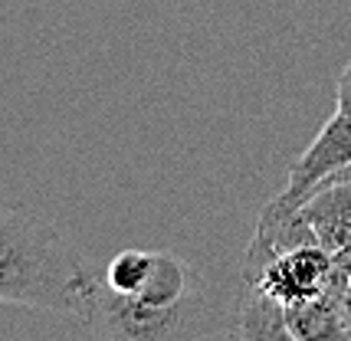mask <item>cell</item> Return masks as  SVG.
<instances>
[{"label":"cell","mask_w":351,"mask_h":341,"mask_svg":"<svg viewBox=\"0 0 351 341\" xmlns=\"http://www.w3.org/2000/svg\"><path fill=\"white\" fill-rule=\"evenodd\" d=\"M99 269L62 233L0 203V302L86 322Z\"/></svg>","instance_id":"cell-1"},{"label":"cell","mask_w":351,"mask_h":341,"mask_svg":"<svg viewBox=\"0 0 351 341\" xmlns=\"http://www.w3.org/2000/svg\"><path fill=\"white\" fill-rule=\"evenodd\" d=\"M102 341H200L223 328L217 305L204 292L184 299L178 305H141L125 295L99 286L92 295L86 322Z\"/></svg>","instance_id":"cell-2"},{"label":"cell","mask_w":351,"mask_h":341,"mask_svg":"<svg viewBox=\"0 0 351 341\" xmlns=\"http://www.w3.org/2000/svg\"><path fill=\"white\" fill-rule=\"evenodd\" d=\"M328 276H332V253L322 249L319 243H306L269 260L256 276L243 279V286L260 289L263 295L276 299L286 309V305H299L322 295Z\"/></svg>","instance_id":"cell-3"},{"label":"cell","mask_w":351,"mask_h":341,"mask_svg":"<svg viewBox=\"0 0 351 341\" xmlns=\"http://www.w3.org/2000/svg\"><path fill=\"white\" fill-rule=\"evenodd\" d=\"M348 164H351V115L335 109V115L322 125L315 141L295 157V164L289 168V184L276 197L282 203H289V207H299L332 174H338V170L348 168Z\"/></svg>","instance_id":"cell-4"},{"label":"cell","mask_w":351,"mask_h":341,"mask_svg":"<svg viewBox=\"0 0 351 341\" xmlns=\"http://www.w3.org/2000/svg\"><path fill=\"white\" fill-rule=\"evenodd\" d=\"M286 325L295 341H351V282L332 269L322 295L286 305Z\"/></svg>","instance_id":"cell-5"},{"label":"cell","mask_w":351,"mask_h":341,"mask_svg":"<svg viewBox=\"0 0 351 341\" xmlns=\"http://www.w3.org/2000/svg\"><path fill=\"white\" fill-rule=\"evenodd\" d=\"M299 210L322 249L335 253L351 240V181L319 187L312 197L299 203Z\"/></svg>","instance_id":"cell-6"},{"label":"cell","mask_w":351,"mask_h":341,"mask_svg":"<svg viewBox=\"0 0 351 341\" xmlns=\"http://www.w3.org/2000/svg\"><path fill=\"white\" fill-rule=\"evenodd\" d=\"M237 331H240V341H295V335L286 325V309L253 286H243L240 292Z\"/></svg>","instance_id":"cell-7"},{"label":"cell","mask_w":351,"mask_h":341,"mask_svg":"<svg viewBox=\"0 0 351 341\" xmlns=\"http://www.w3.org/2000/svg\"><path fill=\"white\" fill-rule=\"evenodd\" d=\"M335 102H338V112L351 115V62L341 69L338 76V89H335Z\"/></svg>","instance_id":"cell-8"},{"label":"cell","mask_w":351,"mask_h":341,"mask_svg":"<svg viewBox=\"0 0 351 341\" xmlns=\"http://www.w3.org/2000/svg\"><path fill=\"white\" fill-rule=\"evenodd\" d=\"M332 269H335L338 276H345V279L351 282V240L341 249H335V253H332Z\"/></svg>","instance_id":"cell-9"},{"label":"cell","mask_w":351,"mask_h":341,"mask_svg":"<svg viewBox=\"0 0 351 341\" xmlns=\"http://www.w3.org/2000/svg\"><path fill=\"white\" fill-rule=\"evenodd\" d=\"M335 181H351V164H348V168H341L338 174H332V177H328L325 184H335ZM325 184H322V187H325Z\"/></svg>","instance_id":"cell-10"}]
</instances>
